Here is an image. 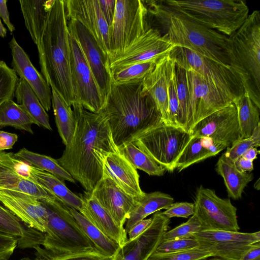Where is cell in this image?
<instances>
[{
  "mask_svg": "<svg viewBox=\"0 0 260 260\" xmlns=\"http://www.w3.org/2000/svg\"><path fill=\"white\" fill-rule=\"evenodd\" d=\"M76 119L74 135L66 145L61 156L56 160L86 193H90L102 178L107 156L118 151L106 118L74 102Z\"/></svg>",
  "mask_w": 260,
  "mask_h": 260,
  "instance_id": "cell-1",
  "label": "cell"
},
{
  "mask_svg": "<svg viewBox=\"0 0 260 260\" xmlns=\"http://www.w3.org/2000/svg\"><path fill=\"white\" fill-rule=\"evenodd\" d=\"M142 81L116 84L112 81L99 112L106 118L117 147L162 122L154 102L143 90Z\"/></svg>",
  "mask_w": 260,
  "mask_h": 260,
  "instance_id": "cell-2",
  "label": "cell"
},
{
  "mask_svg": "<svg viewBox=\"0 0 260 260\" xmlns=\"http://www.w3.org/2000/svg\"><path fill=\"white\" fill-rule=\"evenodd\" d=\"M143 2L148 15L156 20L172 44L234 70V58L228 36L166 8L158 1Z\"/></svg>",
  "mask_w": 260,
  "mask_h": 260,
  "instance_id": "cell-3",
  "label": "cell"
},
{
  "mask_svg": "<svg viewBox=\"0 0 260 260\" xmlns=\"http://www.w3.org/2000/svg\"><path fill=\"white\" fill-rule=\"evenodd\" d=\"M43 77L70 106L74 103L70 45L63 0H55L40 44L37 46Z\"/></svg>",
  "mask_w": 260,
  "mask_h": 260,
  "instance_id": "cell-4",
  "label": "cell"
},
{
  "mask_svg": "<svg viewBox=\"0 0 260 260\" xmlns=\"http://www.w3.org/2000/svg\"><path fill=\"white\" fill-rule=\"evenodd\" d=\"M47 220L41 243L34 247L43 260H59L70 256L98 251L82 231L68 206L58 201L42 202Z\"/></svg>",
  "mask_w": 260,
  "mask_h": 260,
  "instance_id": "cell-5",
  "label": "cell"
},
{
  "mask_svg": "<svg viewBox=\"0 0 260 260\" xmlns=\"http://www.w3.org/2000/svg\"><path fill=\"white\" fill-rule=\"evenodd\" d=\"M229 37L234 58V71L260 109V12L249 14L243 24Z\"/></svg>",
  "mask_w": 260,
  "mask_h": 260,
  "instance_id": "cell-6",
  "label": "cell"
},
{
  "mask_svg": "<svg viewBox=\"0 0 260 260\" xmlns=\"http://www.w3.org/2000/svg\"><path fill=\"white\" fill-rule=\"evenodd\" d=\"M158 1L166 8L228 37L249 15L248 7L242 0Z\"/></svg>",
  "mask_w": 260,
  "mask_h": 260,
  "instance_id": "cell-7",
  "label": "cell"
},
{
  "mask_svg": "<svg viewBox=\"0 0 260 260\" xmlns=\"http://www.w3.org/2000/svg\"><path fill=\"white\" fill-rule=\"evenodd\" d=\"M169 56L184 69L192 70L200 74L233 103L244 93L240 77L231 67L179 46L174 47Z\"/></svg>",
  "mask_w": 260,
  "mask_h": 260,
  "instance_id": "cell-8",
  "label": "cell"
},
{
  "mask_svg": "<svg viewBox=\"0 0 260 260\" xmlns=\"http://www.w3.org/2000/svg\"><path fill=\"white\" fill-rule=\"evenodd\" d=\"M191 135L185 129L163 121L143 133L132 141L166 171L172 172L179 156Z\"/></svg>",
  "mask_w": 260,
  "mask_h": 260,
  "instance_id": "cell-9",
  "label": "cell"
},
{
  "mask_svg": "<svg viewBox=\"0 0 260 260\" xmlns=\"http://www.w3.org/2000/svg\"><path fill=\"white\" fill-rule=\"evenodd\" d=\"M147 14L143 1L116 0L114 16L109 27V59L123 52L147 30Z\"/></svg>",
  "mask_w": 260,
  "mask_h": 260,
  "instance_id": "cell-10",
  "label": "cell"
},
{
  "mask_svg": "<svg viewBox=\"0 0 260 260\" xmlns=\"http://www.w3.org/2000/svg\"><path fill=\"white\" fill-rule=\"evenodd\" d=\"M70 70L74 102L87 110L97 113L105 99L77 40L69 32Z\"/></svg>",
  "mask_w": 260,
  "mask_h": 260,
  "instance_id": "cell-11",
  "label": "cell"
},
{
  "mask_svg": "<svg viewBox=\"0 0 260 260\" xmlns=\"http://www.w3.org/2000/svg\"><path fill=\"white\" fill-rule=\"evenodd\" d=\"M188 93V132L199 121L233 102L203 76L192 70H185Z\"/></svg>",
  "mask_w": 260,
  "mask_h": 260,
  "instance_id": "cell-12",
  "label": "cell"
},
{
  "mask_svg": "<svg viewBox=\"0 0 260 260\" xmlns=\"http://www.w3.org/2000/svg\"><path fill=\"white\" fill-rule=\"evenodd\" d=\"M194 213L203 230L238 232L237 208L229 198L218 197L214 190L200 185L196 192Z\"/></svg>",
  "mask_w": 260,
  "mask_h": 260,
  "instance_id": "cell-13",
  "label": "cell"
},
{
  "mask_svg": "<svg viewBox=\"0 0 260 260\" xmlns=\"http://www.w3.org/2000/svg\"><path fill=\"white\" fill-rule=\"evenodd\" d=\"M192 238L198 241L199 248L212 253L213 256L226 260H240L252 245L260 242V232L204 230L193 234Z\"/></svg>",
  "mask_w": 260,
  "mask_h": 260,
  "instance_id": "cell-14",
  "label": "cell"
},
{
  "mask_svg": "<svg viewBox=\"0 0 260 260\" xmlns=\"http://www.w3.org/2000/svg\"><path fill=\"white\" fill-rule=\"evenodd\" d=\"M29 165L17 158L13 152H0V189L22 192L43 202H53L56 198L33 181Z\"/></svg>",
  "mask_w": 260,
  "mask_h": 260,
  "instance_id": "cell-15",
  "label": "cell"
},
{
  "mask_svg": "<svg viewBox=\"0 0 260 260\" xmlns=\"http://www.w3.org/2000/svg\"><path fill=\"white\" fill-rule=\"evenodd\" d=\"M176 46L158 29L149 27L123 52L109 59L111 71L129 64L159 60L169 55Z\"/></svg>",
  "mask_w": 260,
  "mask_h": 260,
  "instance_id": "cell-16",
  "label": "cell"
},
{
  "mask_svg": "<svg viewBox=\"0 0 260 260\" xmlns=\"http://www.w3.org/2000/svg\"><path fill=\"white\" fill-rule=\"evenodd\" d=\"M68 20L69 31L79 43L105 101L112 83L108 56L81 23Z\"/></svg>",
  "mask_w": 260,
  "mask_h": 260,
  "instance_id": "cell-17",
  "label": "cell"
},
{
  "mask_svg": "<svg viewBox=\"0 0 260 260\" xmlns=\"http://www.w3.org/2000/svg\"><path fill=\"white\" fill-rule=\"evenodd\" d=\"M189 133L192 136L210 138L226 148L231 146L241 138L235 105L232 103L204 118Z\"/></svg>",
  "mask_w": 260,
  "mask_h": 260,
  "instance_id": "cell-18",
  "label": "cell"
},
{
  "mask_svg": "<svg viewBox=\"0 0 260 260\" xmlns=\"http://www.w3.org/2000/svg\"><path fill=\"white\" fill-rule=\"evenodd\" d=\"M68 20L81 23L90 32L104 52L110 53L109 26L98 0H63Z\"/></svg>",
  "mask_w": 260,
  "mask_h": 260,
  "instance_id": "cell-19",
  "label": "cell"
},
{
  "mask_svg": "<svg viewBox=\"0 0 260 260\" xmlns=\"http://www.w3.org/2000/svg\"><path fill=\"white\" fill-rule=\"evenodd\" d=\"M0 202L27 226L45 232L48 213L38 199L22 192L3 189Z\"/></svg>",
  "mask_w": 260,
  "mask_h": 260,
  "instance_id": "cell-20",
  "label": "cell"
},
{
  "mask_svg": "<svg viewBox=\"0 0 260 260\" xmlns=\"http://www.w3.org/2000/svg\"><path fill=\"white\" fill-rule=\"evenodd\" d=\"M90 194L123 229L131 212L140 199L126 193L112 179L105 175Z\"/></svg>",
  "mask_w": 260,
  "mask_h": 260,
  "instance_id": "cell-21",
  "label": "cell"
},
{
  "mask_svg": "<svg viewBox=\"0 0 260 260\" xmlns=\"http://www.w3.org/2000/svg\"><path fill=\"white\" fill-rule=\"evenodd\" d=\"M151 223L143 233L133 240H128L121 247L119 260H146L154 252L168 231L170 218L160 211L153 213Z\"/></svg>",
  "mask_w": 260,
  "mask_h": 260,
  "instance_id": "cell-22",
  "label": "cell"
},
{
  "mask_svg": "<svg viewBox=\"0 0 260 260\" xmlns=\"http://www.w3.org/2000/svg\"><path fill=\"white\" fill-rule=\"evenodd\" d=\"M12 57V69L24 79L34 91L46 112L52 106V91L44 78L31 63L28 56L15 37L9 43Z\"/></svg>",
  "mask_w": 260,
  "mask_h": 260,
  "instance_id": "cell-23",
  "label": "cell"
},
{
  "mask_svg": "<svg viewBox=\"0 0 260 260\" xmlns=\"http://www.w3.org/2000/svg\"><path fill=\"white\" fill-rule=\"evenodd\" d=\"M103 175L110 177L123 190L134 198L140 199L145 194L140 187L137 169L119 151L107 156Z\"/></svg>",
  "mask_w": 260,
  "mask_h": 260,
  "instance_id": "cell-24",
  "label": "cell"
},
{
  "mask_svg": "<svg viewBox=\"0 0 260 260\" xmlns=\"http://www.w3.org/2000/svg\"><path fill=\"white\" fill-rule=\"evenodd\" d=\"M82 205L79 212L120 247L128 241L124 229L119 226L108 211L90 193L80 196Z\"/></svg>",
  "mask_w": 260,
  "mask_h": 260,
  "instance_id": "cell-25",
  "label": "cell"
},
{
  "mask_svg": "<svg viewBox=\"0 0 260 260\" xmlns=\"http://www.w3.org/2000/svg\"><path fill=\"white\" fill-rule=\"evenodd\" d=\"M169 55L163 57L142 81V89L154 102L162 121L168 124V100L166 66Z\"/></svg>",
  "mask_w": 260,
  "mask_h": 260,
  "instance_id": "cell-26",
  "label": "cell"
},
{
  "mask_svg": "<svg viewBox=\"0 0 260 260\" xmlns=\"http://www.w3.org/2000/svg\"><path fill=\"white\" fill-rule=\"evenodd\" d=\"M55 0H20L25 26L38 46L46 26Z\"/></svg>",
  "mask_w": 260,
  "mask_h": 260,
  "instance_id": "cell-27",
  "label": "cell"
},
{
  "mask_svg": "<svg viewBox=\"0 0 260 260\" xmlns=\"http://www.w3.org/2000/svg\"><path fill=\"white\" fill-rule=\"evenodd\" d=\"M226 147L206 137L192 136L175 165L179 172L207 158L215 156Z\"/></svg>",
  "mask_w": 260,
  "mask_h": 260,
  "instance_id": "cell-28",
  "label": "cell"
},
{
  "mask_svg": "<svg viewBox=\"0 0 260 260\" xmlns=\"http://www.w3.org/2000/svg\"><path fill=\"white\" fill-rule=\"evenodd\" d=\"M31 179L53 195L63 205L78 211L81 210L82 200L71 191L63 181L54 175L29 165Z\"/></svg>",
  "mask_w": 260,
  "mask_h": 260,
  "instance_id": "cell-29",
  "label": "cell"
},
{
  "mask_svg": "<svg viewBox=\"0 0 260 260\" xmlns=\"http://www.w3.org/2000/svg\"><path fill=\"white\" fill-rule=\"evenodd\" d=\"M17 216L0 202V233L19 239L20 247H36L41 244L43 233L31 229L27 230Z\"/></svg>",
  "mask_w": 260,
  "mask_h": 260,
  "instance_id": "cell-30",
  "label": "cell"
},
{
  "mask_svg": "<svg viewBox=\"0 0 260 260\" xmlns=\"http://www.w3.org/2000/svg\"><path fill=\"white\" fill-rule=\"evenodd\" d=\"M14 96L16 98L17 104L28 114L37 125L52 130L47 112L29 84L21 77L18 79L16 84Z\"/></svg>",
  "mask_w": 260,
  "mask_h": 260,
  "instance_id": "cell-31",
  "label": "cell"
},
{
  "mask_svg": "<svg viewBox=\"0 0 260 260\" xmlns=\"http://www.w3.org/2000/svg\"><path fill=\"white\" fill-rule=\"evenodd\" d=\"M174 201L170 195L164 192L157 191L145 193L138 200L129 215L124 225L126 233L136 223L157 211L167 209Z\"/></svg>",
  "mask_w": 260,
  "mask_h": 260,
  "instance_id": "cell-32",
  "label": "cell"
},
{
  "mask_svg": "<svg viewBox=\"0 0 260 260\" xmlns=\"http://www.w3.org/2000/svg\"><path fill=\"white\" fill-rule=\"evenodd\" d=\"M215 171L223 179L228 197L235 200L241 198L244 188L253 179L252 173L239 171L223 154L216 163Z\"/></svg>",
  "mask_w": 260,
  "mask_h": 260,
  "instance_id": "cell-33",
  "label": "cell"
},
{
  "mask_svg": "<svg viewBox=\"0 0 260 260\" xmlns=\"http://www.w3.org/2000/svg\"><path fill=\"white\" fill-rule=\"evenodd\" d=\"M69 209L75 220L88 238L100 253L109 256L116 254L120 246L93 225L82 214L75 209Z\"/></svg>",
  "mask_w": 260,
  "mask_h": 260,
  "instance_id": "cell-34",
  "label": "cell"
},
{
  "mask_svg": "<svg viewBox=\"0 0 260 260\" xmlns=\"http://www.w3.org/2000/svg\"><path fill=\"white\" fill-rule=\"evenodd\" d=\"M51 103L58 132L66 146L71 141L75 129L76 119L71 107L53 89Z\"/></svg>",
  "mask_w": 260,
  "mask_h": 260,
  "instance_id": "cell-35",
  "label": "cell"
},
{
  "mask_svg": "<svg viewBox=\"0 0 260 260\" xmlns=\"http://www.w3.org/2000/svg\"><path fill=\"white\" fill-rule=\"evenodd\" d=\"M15 156L38 169L49 173L60 180L76 183L70 174L61 166L57 160L44 154H40L23 148L14 153Z\"/></svg>",
  "mask_w": 260,
  "mask_h": 260,
  "instance_id": "cell-36",
  "label": "cell"
},
{
  "mask_svg": "<svg viewBox=\"0 0 260 260\" xmlns=\"http://www.w3.org/2000/svg\"><path fill=\"white\" fill-rule=\"evenodd\" d=\"M35 121L13 99H8L0 105V128L12 126L33 134L31 128Z\"/></svg>",
  "mask_w": 260,
  "mask_h": 260,
  "instance_id": "cell-37",
  "label": "cell"
},
{
  "mask_svg": "<svg viewBox=\"0 0 260 260\" xmlns=\"http://www.w3.org/2000/svg\"><path fill=\"white\" fill-rule=\"evenodd\" d=\"M117 148L119 152L136 169L141 170L151 176H161L165 174L166 170L133 142H125Z\"/></svg>",
  "mask_w": 260,
  "mask_h": 260,
  "instance_id": "cell-38",
  "label": "cell"
},
{
  "mask_svg": "<svg viewBox=\"0 0 260 260\" xmlns=\"http://www.w3.org/2000/svg\"><path fill=\"white\" fill-rule=\"evenodd\" d=\"M234 104L237 110L241 138H249L251 136L253 129L260 124V109L245 92Z\"/></svg>",
  "mask_w": 260,
  "mask_h": 260,
  "instance_id": "cell-39",
  "label": "cell"
},
{
  "mask_svg": "<svg viewBox=\"0 0 260 260\" xmlns=\"http://www.w3.org/2000/svg\"><path fill=\"white\" fill-rule=\"evenodd\" d=\"M159 60L136 63L113 70L112 81L116 84L143 81L152 71Z\"/></svg>",
  "mask_w": 260,
  "mask_h": 260,
  "instance_id": "cell-40",
  "label": "cell"
},
{
  "mask_svg": "<svg viewBox=\"0 0 260 260\" xmlns=\"http://www.w3.org/2000/svg\"><path fill=\"white\" fill-rule=\"evenodd\" d=\"M175 67V61L169 55L166 66L169 108L168 124L182 128L174 78Z\"/></svg>",
  "mask_w": 260,
  "mask_h": 260,
  "instance_id": "cell-41",
  "label": "cell"
},
{
  "mask_svg": "<svg viewBox=\"0 0 260 260\" xmlns=\"http://www.w3.org/2000/svg\"><path fill=\"white\" fill-rule=\"evenodd\" d=\"M174 78L181 125L182 128L186 131L188 115V93L186 72L185 69L176 63Z\"/></svg>",
  "mask_w": 260,
  "mask_h": 260,
  "instance_id": "cell-42",
  "label": "cell"
},
{
  "mask_svg": "<svg viewBox=\"0 0 260 260\" xmlns=\"http://www.w3.org/2000/svg\"><path fill=\"white\" fill-rule=\"evenodd\" d=\"M18 79L14 71L0 60V105L8 99H13Z\"/></svg>",
  "mask_w": 260,
  "mask_h": 260,
  "instance_id": "cell-43",
  "label": "cell"
},
{
  "mask_svg": "<svg viewBox=\"0 0 260 260\" xmlns=\"http://www.w3.org/2000/svg\"><path fill=\"white\" fill-rule=\"evenodd\" d=\"M203 230L197 216L193 214L185 222L167 231L164 235L163 240L192 238L193 234Z\"/></svg>",
  "mask_w": 260,
  "mask_h": 260,
  "instance_id": "cell-44",
  "label": "cell"
},
{
  "mask_svg": "<svg viewBox=\"0 0 260 260\" xmlns=\"http://www.w3.org/2000/svg\"><path fill=\"white\" fill-rule=\"evenodd\" d=\"M213 256L212 253L198 248L169 253L153 252L146 260H205Z\"/></svg>",
  "mask_w": 260,
  "mask_h": 260,
  "instance_id": "cell-45",
  "label": "cell"
},
{
  "mask_svg": "<svg viewBox=\"0 0 260 260\" xmlns=\"http://www.w3.org/2000/svg\"><path fill=\"white\" fill-rule=\"evenodd\" d=\"M198 241L193 238L162 240L157 245L154 253H169L199 248Z\"/></svg>",
  "mask_w": 260,
  "mask_h": 260,
  "instance_id": "cell-46",
  "label": "cell"
},
{
  "mask_svg": "<svg viewBox=\"0 0 260 260\" xmlns=\"http://www.w3.org/2000/svg\"><path fill=\"white\" fill-rule=\"evenodd\" d=\"M258 147L253 138L250 136L247 138H240L234 142L231 146L226 148L223 154L229 160L235 162L241 157L249 149Z\"/></svg>",
  "mask_w": 260,
  "mask_h": 260,
  "instance_id": "cell-47",
  "label": "cell"
},
{
  "mask_svg": "<svg viewBox=\"0 0 260 260\" xmlns=\"http://www.w3.org/2000/svg\"><path fill=\"white\" fill-rule=\"evenodd\" d=\"M162 214L169 218L174 217L187 218L194 213V203L186 202L173 203Z\"/></svg>",
  "mask_w": 260,
  "mask_h": 260,
  "instance_id": "cell-48",
  "label": "cell"
},
{
  "mask_svg": "<svg viewBox=\"0 0 260 260\" xmlns=\"http://www.w3.org/2000/svg\"><path fill=\"white\" fill-rule=\"evenodd\" d=\"M19 239L0 233V260H8L18 245Z\"/></svg>",
  "mask_w": 260,
  "mask_h": 260,
  "instance_id": "cell-49",
  "label": "cell"
},
{
  "mask_svg": "<svg viewBox=\"0 0 260 260\" xmlns=\"http://www.w3.org/2000/svg\"><path fill=\"white\" fill-rule=\"evenodd\" d=\"M121 248L120 247L116 254L109 256L98 251L79 255L70 256L59 260H119L121 255Z\"/></svg>",
  "mask_w": 260,
  "mask_h": 260,
  "instance_id": "cell-50",
  "label": "cell"
},
{
  "mask_svg": "<svg viewBox=\"0 0 260 260\" xmlns=\"http://www.w3.org/2000/svg\"><path fill=\"white\" fill-rule=\"evenodd\" d=\"M98 1L101 11L110 27L114 16L116 0Z\"/></svg>",
  "mask_w": 260,
  "mask_h": 260,
  "instance_id": "cell-51",
  "label": "cell"
},
{
  "mask_svg": "<svg viewBox=\"0 0 260 260\" xmlns=\"http://www.w3.org/2000/svg\"><path fill=\"white\" fill-rule=\"evenodd\" d=\"M152 216L148 219H143L136 223L130 229L127 235L128 240L131 241L137 238L143 233L152 222Z\"/></svg>",
  "mask_w": 260,
  "mask_h": 260,
  "instance_id": "cell-52",
  "label": "cell"
},
{
  "mask_svg": "<svg viewBox=\"0 0 260 260\" xmlns=\"http://www.w3.org/2000/svg\"><path fill=\"white\" fill-rule=\"evenodd\" d=\"M17 140L16 134L0 130V152L12 149Z\"/></svg>",
  "mask_w": 260,
  "mask_h": 260,
  "instance_id": "cell-53",
  "label": "cell"
},
{
  "mask_svg": "<svg viewBox=\"0 0 260 260\" xmlns=\"http://www.w3.org/2000/svg\"><path fill=\"white\" fill-rule=\"evenodd\" d=\"M7 0L0 1V17L7 25L9 31L12 34L15 30V27L11 22L9 13L7 6Z\"/></svg>",
  "mask_w": 260,
  "mask_h": 260,
  "instance_id": "cell-54",
  "label": "cell"
},
{
  "mask_svg": "<svg viewBox=\"0 0 260 260\" xmlns=\"http://www.w3.org/2000/svg\"><path fill=\"white\" fill-rule=\"evenodd\" d=\"M240 260H260V242L252 245L242 254Z\"/></svg>",
  "mask_w": 260,
  "mask_h": 260,
  "instance_id": "cell-55",
  "label": "cell"
},
{
  "mask_svg": "<svg viewBox=\"0 0 260 260\" xmlns=\"http://www.w3.org/2000/svg\"><path fill=\"white\" fill-rule=\"evenodd\" d=\"M236 168L242 172H251L253 170V161L242 156L239 157L234 162Z\"/></svg>",
  "mask_w": 260,
  "mask_h": 260,
  "instance_id": "cell-56",
  "label": "cell"
},
{
  "mask_svg": "<svg viewBox=\"0 0 260 260\" xmlns=\"http://www.w3.org/2000/svg\"><path fill=\"white\" fill-rule=\"evenodd\" d=\"M259 153V151L256 147H252L249 149L242 156L247 159L253 161L257 158V155Z\"/></svg>",
  "mask_w": 260,
  "mask_h": 260,
  "instance_id": "cell-57",
  "label": "cell"
},
{
  "mask_svg": "<svg viewBox=\"0 0 260 260\" xmlns=\"http://www.w3.org/2000/svg\"><path fill=\"white\" fill-rule=\"evenodd\" d=\"M251 137L258 147L260 146V124L253 129Z\"/></svg>",
  "mask_w": 260,
  "mask_h": 260,
  "instance_id": "cell-58",
  "label": "cell"
},
{
  "mask_svg": "<svg viewBox=\"0 0 260 260\" xmlns=\"http://www.w3.org/2000/svg\"><path fill=\"white\" fill-rule=\"evenodd\" d=\"M7 36V29L3 25L0 19V36L2 38H5Z\"/></svg>",
  "mask_w": 260,
  "mask_h": 260,
  "instance_id": "cell-59",
  "label": "cell"
},
{
  "mask_svg": "<svg viewBox=\"0 0 260 260\" xmlns=\"http://www.w3.org/2000/svg\"><path fill=\"white\" fill-rule=\"evenodd\" d=\"M207 260H226V259L221 258L220 257H218L213 256V257H211V258H207Z\"/></svg>",
  "mask_w": 260,
  "mask_h": 260,
  "instance_id": "cell-60",
  "label": "cell"
},
{
  "mask_svg": "<svg viewBox=\"0 0 260 260\" xmlns=\"http://www.w3.org/2000/svg\"><path fill=\"white\" fill-rule=\"evenodd\" d=\"M21 260H43V259H42L41 258H40V257H39L37 256V257L35 259H30V258H29L27 257V258H23L21 259Z\"/></svg>",
  "mask_w": 260,
  "mask_h": 260,
  "instance_id": "cell-61",
  "label": "cell"
}]
</instances>
